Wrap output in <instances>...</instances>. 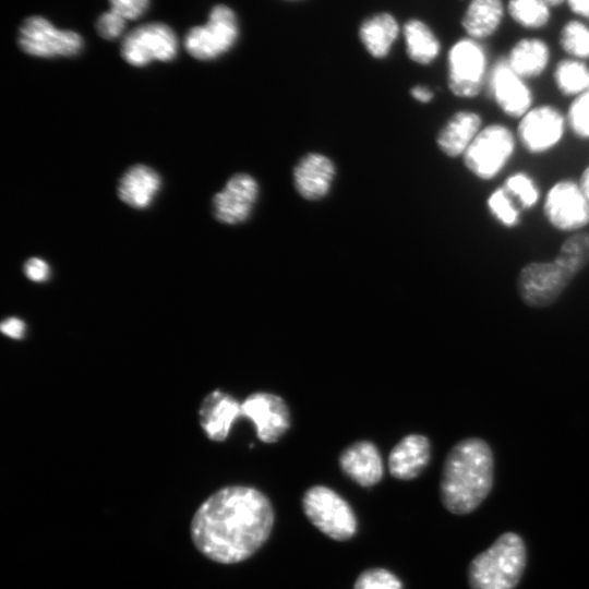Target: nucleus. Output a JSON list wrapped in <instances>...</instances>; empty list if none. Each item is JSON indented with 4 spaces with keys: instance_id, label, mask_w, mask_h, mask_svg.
Segmentation results:
<instances>
[{
    "instance_id": "423d86ee",
    "label": "nucleus",
    "mask_w": 589,
    "mask_h": 589,
    "mask_svg": "<svg viewBox=\"0 0 589 589\" xmlns=\"http://www.w3.org/2000/svg\"><path fill=\"white\" fill-rule=\"evenodd\" d=\"M545 225L562 235L589 229V200L577 177L563 176L544 190L540 205Z\"/></svg>"
},
{
    "instance_id": "6e6552de",
    "label": "nucleus",
    "mask_w": 589,
    "mask_h": 589,
    "mask_svg": "<svg viewBox=\"0 0 589 589\" xmlns=\"http://www.w3.org/2000/svg\"><path fill=\"white\" fill-rule=\"evenodd\" d=\"M577 275L555 254L550 261H531L522 265L516 277V290L527 306L544 309L560 299Z\"/></svg>"
},
{
    "instance_id": "58836bf2",
    "label": "nucleus",
    "mask_w": 589,
    "mask_h": 589,
    "mask_svg": "<svg viewBox=\"0 0 589 589\" xmlns=\"http://www.w3.org/2000/svg\"><path fill=\"white\" fill-rule=\"evenodd\" d=\"M566 4L573 14L589 19V0H566Z\"/></svg>"
},
{
    "instance_id": "f3484780",
    "label": "nucleus",
    "mask_w": 589,
    "mask_h": 589,
    "mask_svg": "<svg viewBox=\"0 0 589 589\" xmlns=\"http://www.w3.org/2000/svg\"><path fill=\"white\" fill-rule=\"evenodd\" d=\"M339 466L347 477L364 488L378 483L384 473L378 448L370 441H358L346 447L339 456Z\"/></svg>"
},
{
    "instance_id": "dca6fc26",
    "label": "nucleus",
    "mask_w": 589,
    "mask_h": 589,
    "mask_svg": "<svg viewBox=\"0 0 589 589\" xmlns=\"http://www.w3.org/2000/svg\"><path fill=\"white\" fill-rule=\"evenodd\" d=\"M484 124V116L477 109L454 111L436 133L438 151L447 158H461Z\"/></svg>"
},
{
    "instance_id": "a211bd4d",
    "label": "nucleus",
    "mask_w": 589,
    "mask_h": 589,
    "mask_svg": "<svg viewBox=\"0 0 589 589\" xmlns=\"http://www.w3.org/2000/svg\"><path fill=\"white\" fill-rule=\"evenodd\" d=\"M335 172V165L328 157L310 153L293 169L294 188L305 200H320L328 193Z\"/></svg>"
},
{
    "instance_id": "20e7f679",
    "label": "nucleus",
    "mask_w": 589,
    "mask_h": 589,
    "mask_svg": "<svg viewBox=\"0 0 589 589\" xmlns=\"http://www.w3.org/2000/svg\"><path fill=\"white\" fill-rule=\"evenodd\" d=\"M515 129L502 120L485 122L461 157L474 180L490 183L502 177L519 152Z\"/></svg>"
},
{
    "instance_id": "4c0bfd02",
    "label": "nucleus",
    "mask_w": 589,
    "mask_h": 589,
    "mask_svg": "<svg viewBox=\"0 0 589 589\" xmlns=\"http://www.w3.org/2000/svg\"><path fill=\"white\" fill-rule=\"evenodd\" d=\"M410 94L417 101L422 104L431 103L435 96L434 92L430 87L423 85L412 87L410 89Z\"/></svg>"
},
{
    "instance_id": "4be33fe9",
    "label": "nucleus",
    "mask_w": 589,
    "mask_h": 589,
    "mask_svg": "<svg viewBox=\"0 0 589 589\" xmlns=\"http://www.w3.org/2000/svg\"><path fill=\"white\" fill-rule=\"evenodd\" d=\"M160 188L161 178L155 169L134 165L122 175L117 191L123 203L144 209L152 204Z\"/></svg>"
},
{
    "instance_id": "ddd939ff",
    "label": "nucleus",
    "mask_w": 589,
    "mask_h": 589,
    "mask_svg": "<svg viewBox=\"0 0 589 589\" xmlns=\"http://www.w3.org/2000/svg\"><path fill=\"white\" fill-rule=\"evenodd\" d=\"M175 31L161 22H152L130 31L121 43V57L133 67H145L154 61L169 62L178 53Z\"/></svg>"
},
{
    "instance_id": "1a4fd4ad",
    "label": "nucleus",
    "mask_w": 589,
    "mask_h": 589,
    "mask_svg": "<svg viewBox=\"0 0 589 589\" xmlns=\"http://www.w3.org/2000/svg\"><path fill=\"white\" fill-rule=\"evenodd\" d=\"M302 508L310 522L335 541H347L357 531V518L346 500L325 485L309 488Z\"/></svg>"
},
{
    "instance_id": "7ed1b4c3",
    "label": "nucleus",
    "mask_w": 589,
    "mask_h": 589,
    "mask_svg": "<svg viewBox=\"0 0 589 589\" xmlns=\"http://www.w3.org/2000/svg\"><path fill=\"white\" fill-rule=\"evenodd\" d=\"M527 562L526 545L515 532L502 533L485 551L469 564L471 589H515Z\"/></svg>"
},
{
    "instance_id": "f8f14e48",
    "label": "nucleus",
    "mask_w": 589,
    "mask_h": 589,
    "mask_svg": "<svg viewBox=\"0 0 589 589\" xmlns=\"http://www.w3.org/2000/svg\"><path fill=\"white\" fill-rule=\"evenodd\" d=\"M17 41L25 53L38 58L74 57L84 47L79 33L58 28L40 15L29 16L23 22Z\"/></svg>"
},
{
    "instance_id": "f704fd0d",
    "label": "nucleus",
    "mask_w": 589,
    "mask_h": 589,
    "mask_svg": "<svg viewBox=\"0 0 589 589\" xmlns=\"http://www.w3.org/2000/svg\"><path fill=\"white\" fill-rule=\"evenodd\" d=\"M110 10L120 14L127 21L136 20L142 16L148 5L149 0H108Z\"/></svg>"
},
{
    "instance_id": "bb28decb",
    "label": "nucleus",
    "mask_w": 589,
    "mask_h": 589,
    "mask_svg": "<svg viewBox=\"0 0 589 589\" xmlns=\"http://www.w3.org/2000/svg\"><path fill=\"white\" fill-rule=\"evenodd\" d=\"M501 184L525 214L540 207L544 191L537 177L528 169L518 168L505 173Z\"/></svg>"
},
{
    "instance_id": "b1692460",
    "label": "nucleus",
    "mask_w": 589,
    "mask_h": 589,
    "mask_svg": "<svg viewBox=\"0 0 589 589\" xmlns=\"http://www.w3.org/2000/svg\"><path fill=\"white\" fill-rule=\"evenodd\" d=\"M399 24L387 12L365 19L359 26V38L366 51L377 59L387 57L399 35Z\"/></svg>"
},
{
    "instance_id": "4468645a",
    "label": "nucleus",
    "mask_w": 589,
    "mask_h": 589,
    "mask_svg": "<svg viewBox=\"0 0 589 589\" xmlns=\"http://www.w3.org/2000/svg\"><path fill=\"white\" fill-rule=\"evenodd\" d=\"M242 416L253 421L257 437L264 443L279 441L290 428V413L285 400L275 394H251L241 405Z\"/></svg>"
},
{
    "instance_id": "a878e982",
    "label": "nucleus",
    "mask_w": 589,
    "mask_h": 589,
    "mask_svg": "<svg viewBox=\"0 0 589 589\" xmlns=\"http://www.w3.org/2000/svg\"><path fill=\"white\" fill-rule=\"evenodd\" d=\"M552 83L556 93L573 99L589 91V64L586 61L562 58L552 69Z\"/></svg>"
},
{
    "instance_id": "f03ea898",
    "label": "nucleus",
    "mask_w": 589,
    "mask_h": 589,
    "mask_svg": "<svg viewBox=\"0 0 589 589\" xmlns=\"http://www.w3.org/2000/svg\"><path fill=\"white\" fill-rule=\"evenodd\" d=\"M494 482V456L480 437L457 442L447 453L441 473L440 497L455 515H467L480 506Z\"/></svg>"
},
{
    "instance_id": "e433bc0d",
    "label": "nucleus",
    "mask_w": 589,
    "mask_h": 589,
    "mask_svg": "<svg viewBox=\"0 0 589 589\" xmlns=\"http://www.w3.org/2000/svg\"><path fill=\"white\" fill-rule=\"evenodd\" d=\"M1 332L12 338H21L25 333V324L16 317H9L1 323Z\"/></svg>"
},
{
    "instance_id": "aec40b11",
    "label": "nucleus",
    "mask_w": 589,
    "mask_h": 589,
    "mask_svg": "<svg viewBox=\"0 0 589 589\" xmlns=\"http://www.w3.org/2000/svg\"><path fill=\"white\" fill-rule=\"evenodd\" d=\"M430 458V440L421 434H409L389 452L388 470L398 480H412L422 473Z\"/></svg>"
},
{
    "instance_id": "393cba45",
    "label": "nucleus",
    "mask_w": 589,
    "mask_h": 589,
    "mask_svg": "<svg viewBox=\"0 0 589 589\" xmlns=\"http://www.w3.org/2000/svg\"><path fill=\"white\" fill-rule=\"evenodd\" d=\"M408 57L422 65L432 64L441 55L442 45L433 29L422 20L410 19L402 27Z\"/></svg>"
},
{
    "instance_id": "412c9836",
    "label": "nucleus",
    "mask_w": 589,
    "mask_h": 589,
    "mask_svg": "<svg viewBox=\"0 0 589 589\" xmlns=\"http://www.w3.org/2000/svg\"><path fill=\"white\" fill-rule=\"evenodd\" d=\"M242 416L241 405L229 394L214 390L205 397L200 408V422L206 435L221 442L229 434L232 423Z\"/></svg>"
},
{
    "instance_id": "a19ab883",
    "label": "nucleus",
    "mask_w": 589,
    "mask_h": 589,
    "mask_svg": "<svg viewBox=\"0 0 589 589\" xmlns=\"http://www.w3.org/2000/svg\"><path fill=\"white\" fill-rule=\"evenodd\" d=\"M551 8L560 7L563 3H566V0H543Z\"/></svg>"
},
{
    "instance_id": "2f4dec72",
    "label": "nucleus",
    "mask_w": 589,
    "mask_h": 589,
    "mask_svg": "<svg viewBox=\"0 0 589 589\" xmlns=\"http://www.w3.org/2000/svg\"><path fill=\"white\" fill-rule=\"evenodd\" d=\"M569 135L581 143H589V91L569 100L566 109Z\"/></svg>"
},
{
    "instance_id": "39448f33",
    "label": "nucleus",
    "mask_w": 589,
    "mask_h": 589,
    "mask_svg": "<svg viewBox=\"0 0 589 589\" xmlns=\"http://www.w3.org/2000/svg\"><path fill=\"white\" fill-rule=\"evenodd\" d=\"M446 64L447 88L453 96L473 100L484 95L492 63L482 41L468 36L457 39L447 51Z\"/></svg>"
},
{
    "instance_id": "2eb2a0df",
    "label": "nucleus",
    "mask_w": 589,
    "mask_h": 589,
    "mask_svg": "<svg viewBox=\"0 0 589 589\" xmlns=\"http://www.w3.org/2000/svg\"><path fill=\"white\" fill-rule=\"evenodd\" d=\"M259 196V184L248 173L233 175L212 202L214 217L226 225L245 221Z\"/></svg>"
},
{
    "instance_id": "72a5a7b5",
    "label": "nucleus",
    "mask_w": 589,
    "mask_h": 589,
    "mask_svg": "<svg viewBox=\"0 0 589 589\" xmlns=\"http://www.w3.org/2000/svg\"><path fill=\"white\" fill-rule=\"evenodd\" d=\"M125 25L127 20L109 9L97 19L96 31L101 38L113 40L122 35Z\"/></svg>"
},
{
    "instance_id": "5701e85b",
    "label": "nucleus",
    "mask_w": 589,
    "mask_h": 589,
    "mask_svg": "<svg viewBox=\"0 0 589 589\" xmlns=\"http://www.w3.org/2000/svg\"><path fill=\"white\" fill-rule=\"evenodd\" d=\"M505 13L506 4L503 0H469L461 26L466 36L483 43L500 29Z\"/></svg>"
},
{
    "instance_id": "ea45409f",
    "label": "nucleus",
    "mask_w": 589,
    "mask_h": 589,
    "mask_svg": "<svg viewBox=\"0 0 589 589\" xmlns=\"http://www.w3.org/2000/svg\"><path fill=\"white\" fill-rule=\"evenodd\" d=\"M579 184L589 200V161L580 169L577 177Z\"/></svg>"
},
{
    "instance_id": "c9c22d12",
    "label": "nucleus",
    "mask_w": 589,
    "mask_h": 589,
    "mask_svg": "<svg viewBox=\"0 0 589 589\" xmlns=\"http://www.w3.org/2000/svg\"><path fill=\"white\" fill-rule=\"evenodd\" d=\"M24 274L32 281L43 283L48 279L50 268L43 259L31 257L24 264Z\"/></svg>"
},
{
    "instance_id": "f257e3e1",
    "label": "nucleus",
    "mask_w": 589,
    "mask_h": 589,
    "mask_svg": "<svg viewBox=\"0 0 589 589\" xmlns=\"http://www.w3.org/2000/svg\"><path fill=\"white\" fill-rule=\"evenodd\" d=\"M275 521L268 497L245 485L225 486L195 512L191 538L207 558L235 564L251 557L267 541Z\"/></svg>"
},
{
    "instance_id": "c85d7f7f",
    "label": "nucleus",
    "mask_w": 589,
    "mask_h": 589,
    "mask_svg": "<svg viewBox=\"0 0 589 589\" xmlns=\"http://www.w3.org/2000/svg\"><path fill=\"white\" fill-rule=\"evenodd\" d=\"M506 13L517 25L531 31L545 27L552 17L551 7L543 0H508Z\"/></svg>"
},
{
    "instance_id": "9d476101",
    "label": "nucleus",
    "mask_w": 589,
    "mask_h": 589,
    "mask_svg": "<svg viewBox=\"0 0 589 589\" xmlns=\"http://www.w3.org/2000/svg\"><path fill=\"white\" fill-rule=\"evenodd\" d=\"M239 37V23L235 11L226 4H216L204 25L194 26L184 37L190 56L211 61L228 52Z\"/></svg>"
},
{
    "instance_id": "cd10ccee",
    "label": "nucleus",
    "mask_w": 589,
    "mask_h": 589,
    "mask_svg": "<svg viewBox=\"0 0 589 589\" xmlns=\"http://www.w3.org/2000/svg\"><path fill=\"white\" fill-rule=\"evenodd\" d=\"M484 209L488 216L504 230H517L524 223V211L501 183L486 193Z\"/></svg>"
},
{
    "instance_id": "0eeeda50",
    "label": "nucleus",
    "mask_w": 589,
    "mask_h": 589,
    "mask_svg": "<svg viewBox=\"0 0 589 589\" xmlns=\"http://www.w3.org/2000/svg\"><path fill=\"white\" fill-rule=\"evenodd\" d=\"M514 129L519 149L533 158L556 152L569 134L565 110L551 101L537 103Z\"/></svg>"
},
{
    "instance_id": "6ab92c4d",
    "label": "nucleus",
    "mask_w": 589,
    "mask_h": 589,
    "mask_svg": "<svg viewBox=\"0 0 589 589\" xmlns=\"http://www.w3.org/2000/svg\"><path fill=\"white\" fill-rule=\"evenodd\" d=\"M510 69L528 82L543 76L551 64L550 45L540 37H522L504 56Z\"/></svg>"
},
{
    "instance_id": "9b49d317",
    "label": "nucleus",
    "mask_w": 589,
    "mask_h": 589,
    "mask_svg": "<svg viewBox=\"0 0 589 589\" xmlns=\"http://www.w3.org/2000/svg\"><path fill=\"white\" fill-rule=\"evenodd\" d=\"M484 95L502 116L516 121L537 104L530 82L516 74L505 57L492 63Z\"/></svg>"
},
{
    "instance_id": "c756f323",
    "label": "nucleus",
    "mask_w": 589,
    "mask_h": 589,
    "mask_svg": "<svg viewBox=\"0 0 589 589\" xmlns=\"http://www.w3.org/2000/svg\"><path fill=\"white\" fill-rule=\"evenodd\" d=\"M558 45L566 57L589 61V25L580 20H569L561 28Z\"/></svg>"
},
{
    "instance_id": "473e14b6",
    "label": "nucleus",
    "mask_w": 589,
    "mask_h": 589,
    "mask_svg": "<svg viewBox=\"0 0 589 589\" xmlns=\"http://www.w3.org/2000/svg\"><path fill=\"white\" fill-rule=\"evenodd\" d=\"M353 589H402L400 579L384 568L363 570L354 581Z\"/></svg>"
},
{
    "instance_id": "7c9ffc66",
    "label": "nucleus",
    "mask_w": 589,
    "mask_h": 589,
    "mask_svg": "<svg viewBox=\"0 0 589 589\" xmlns=\"http://www.w3.org/2000/svg\"><path fill=\"white\" fill-rule=\"evenodd\" d=\"M556 255L580 274L589 265V229L565 236Z\"/></svg>"
}]
</instances>
